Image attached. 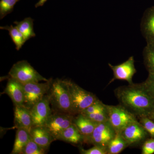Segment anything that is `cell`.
<instances>
[{
	"instance_id": "29",
	"label": "cell",
	"mask_w": 154,
	"mask_h": 154,
	"mask_svg": "<svg viewBox=\"0 0 154 154\" xmlns=\"http://www.w3.org/2000/svg\"><path fill=\"white\" fill-rule=\"evenodd\" d=\"M142 154L154 153V138H152L146 140L142 147Z\"/></svg>"
},
{
	"instance_id": "11",
	"label": "cell",
	"mask_w": 154,
	"mask_h": 154,
	"mask_svg": "<svg viewBox=\"0 0 154 154\" xmlns=\"http://www.w3.org/2000/svg\"><path fill=\"white\" fill-rule=\"evenodd\" d=\"M120 133L129 146L140 143L149 134L138 121L129 124Z\"/></svg>"
},
{
	"instance_id": "18",
	"label": "cell",
	"mask_w": 154,
	"mask_h": 154,
	"mask_svg": "<svg viewBox=\"0 0 154 154\" xmlns=\"http://www.w3.org/2000/svg\"><path fill=\"white\" fill-rule=\"evenodd\" d=\"M57 140L63 141L73 144L85 142V137L73 123L61 134Z\"/></svg>"
},
{
	"instance_id": "7",
	"label": "cell",
	"mask_w": 154,
	"mask_h": 154,
	"mask_svg": "<svg viewBox=\"0 0 154 154\" xmlns=\"http://www.w3.org/2000/svg\"><path fill=\"white\" fill-rule=\"evenodd\" d=\"M50 84V79L43 83L31 82L22 84L25 95L24 106L29 109H31L47 94Z\"/></svg>"
},
{
	"instance_id": "24",
	"label": "cell",
	"mask_w": 154,
	"mask_h": 154,
	"mask_svg": "<svg viewBox=\"0 0 154 154\" xmlns=\"http://www.w3.org/2000/svg\"><path fill=\"white\" fill-rule=\"evenodd\" d=\"M47 150L31 140L27 144L23 151V154H44Z\"/></svg>"
},
{
	"instance_id": "27",
	"label": "cell",
	"mask_w": 154,
	"mask_h": 154,
	"mask_svg": "<svg viewBox=\"0 0 154 154\" xmlns=\"http://www.w3.org/2000/svg\"><path fill=\"white\" fill-rule=\"evenodd\" d=\"M105 108H106L105 105L103 104L102 101L98 99L97 101L90 105L89 107L81 113L83 114H89V113H96V112L105 110Z\"/></svg>"
},
{
	"instance_id": "4",
	"label": "cell",
	"mask_w": 154,
	"mask_h": 154,
	"mask_svg": "<svg viewBox=\"0 0 154 154\" xmlns=\"http://www.w3.org/2000/svg\"><path fill=\"white\" fill-rule=\"evenodd\" d=\"M9 75L22 84L49 81L42 76L25 60L19 61L14 64L9 72Z\"/></svg>"
},
{
	"instance_id": "5",
	"label": "cell",
	"mask_w": 154,
	"mask_h": 154,
	"mask_svg": "<svg viewBox=\"0 0 154 154\" xmlns=\"http://www.w3.org/2000/svg\"><path fill=\"white\" fill-rule=\"evenodd\" d=\"M105 106L108 120L116 133H120L129 124L137 121L135 116L120 105Z\"/></svg>"
},
{
	"instance_id": "12",
	"label": "cell",
	"mask_w": 154,
	"mask_h": 154,
	"mask_svg": "<svg viewBox=\"0 0 154 154\" xmlns=\"http://www.w3.org/2000/svg\"><path fill=\"white\" fill-rule=\"evenodd\" d=\"M4 93L11 98L14 105H24L25 95L23 85L17 80L11 77L9 79Z\"/></svg>"
},
{
	"instance_id": "10",
	"label": "cell",
	"mask_w": 154,
	"mask_h": 154,
	"mask_svg": "<svg viewBox=\"0 0 154 154\" xmlns=\"http://www.w3.org/2000/svg\"><path fill=\"white\" fill-rule=\"evenodd\" d=\"M108 65L113 72V79L109 84L116 80L126 81L129 85L133 84V77L136 73L133 56L130 57L126 61L120 64L113 66L110 63Z\"/></svg>"
},
{
	"instance_id": "13",
	"label": "cell",
	"mask_w": 154,
	"mask_h": 154,
	"mask_svg": "<svg viewBox=\"0 0 154 154\" xmlns=\"http://www.w3.org/2000/svg\"><path fill=\"white\" fill-rule=\"evenodd\" d=\"M140 30L146 43L154 42V6L148 9L144 13Z\"/></svg>"
},
{
	"instance_id": "33",
	"label": "cell",
	"mask_w": 154,
	"mask_h": 154,
	"mask_svg": "<svg viewBox=\"0 0 154 154\" xmlns=\"http://www.w3.org/2000/svg\"><path fill=\"white\" fill-rule=\"evenodd\" d=\"M19 1H20V0H19Z\"/></svg>"
},
{
	"instance_id": "20",
	"label": "cell",
	"mask_w": 154,
	"mask_h": 154,
	"mask_svg": "<svg viewBox=\"0 0 154 154\" xmlns=\"http://www.w3.org/2000/svg\"><path fill=\"white\" fill-rule=\"evenodd\" d=\"M14 24L22 33L26 41L36 36L33 30V19L30 17L25 18L20 22L16 21L14 22Z\"/></svg>"
},
{
	"instance_id": "15",
	"label": "cell",
	"mask_w": 154,
	"mask_h": 154,
	"mask_svg": "<svg viewBox=\"0 0 154 154\" xmlns=\"http://www.w3.org/2000/svg\"><path fill=\"white\" fill-rule=\"evenodd\" d=\"M30 132L33 140L47 150L51 143L55 140L49 131L44 126L33 127Z\"/></svg>"
},
{
	"instance_id": "30",
	"label": "cell",
	"mask_w": 154,
	"mask_h": 154,
	"mask_svg": "<svg viewBox=\"0 0 154 154\" xmlns=\"http://www.w3.org/2000/svg\"><path fill=\"white\" fill-rule=\"evenodd\" d=\"M143 84L150 94L154 97V73H149L148 77Z\"/></svg>"
},
{
	"instance_id": "9",
	"label": "cell",
	"mask_w": 154,
	"mask_h": 154,
	"mask_svg": "<svg viewBox=\"0 0 154 154\" xmlns=\"http://www.w3.org/2000/svg\"><path fill=\"white\" fill-rule=\"evenodd\" d=\"M50 103L47 94L30 109L32 120V127L44 126L52 114Z\"/></svg>"
},
{
	"instance_id": "19",
	"label": "cell",
	"mask_w": 154,
	"mask_h": 154,
	"mask_svg": "<svg viewBox=\"0 0 154 154\" xmlns=\"http://www.w3.org/2000/svg\"><path fill=\"white\" fill-rule=\"evenodd\" d=\"M128 146V143L120 133H116L115 137L110 141L106 147L107 154L120 153Z\"/></svg>"
},
{
	"instance_id": "23",
	"label": "cell",
	"mask_w": 154,
	"mask_h": 154,
	"mask_svg": "<svg viewBox=\"0 0 154 154\" xmlns=\"http://www.w3.org/2000/svg\"><path fill=\"white\" fill-rule=\"evenodd\" d=\"M19 0H1L0 19H3L7 15L12 13L14 6Z\"/></svg>"
},
{
	"instance_id": "26",
	"label": "cell",
	"mask_w": 154,
	"mask_h": 154,
	"mask_svg": "<svg viewBox=\"0 0 154 154\" xmlns=\"http://www.w3.org/2000/svg\"><path fill=\"white\" fill-rule=\"evenodd\" d=\"M140 123L152 138H154V121L147 116L140 117Z\"/></svg>"
},
{
	"instance_id": "21",
	"label": "cell",
	"mask_w": 154,
	"mask_h": 154,
	"mask_svg": "<svg viewBox=\"0 0 154 154\" xmlns=\"http://www.w3.org/2000/svg\"><path fill=\"white\" fill-rule=\"evenodd\" d=\"M0 29L8 30L12 40L16 45L17 50L21 49L26 41L24 36L16 26H1Z\"/></svg>"
},
{
	"instance_id": "8",
	"label": "cell",
	"mask_w": 154,
	"mask_h": 154,
	"mask_svg": "<svg viewBox=\"0 0 154 154\" xmlns=\"http://www.w3.org/2000/svg\"><path fill=\"white\" fill-rule=\"evenodd\" d=\"M115 130L109 120L98 123L89 139L90 143L106 148L110 141L116 134Z\"/></svg>"
},
{
	"instance_id": "1",
	"label": "cell",
	"mask_w": 154,
	"mask_h": 154,
	"mask_svg": "<svg viewBox=\"0 0 154 154\" xmlns=\"http://www.w3.org/2000/svg\"><path fill=\"white\" fill-rule=\"evenodd\" d=\"M114 92L120 105L136 117H148L153 109L154 97L143 83L119 87Z\"/></svg>"
},
{
	"instance_id": "22",
	"label": "cell",
	"mask_w": 154,
	"mask_h": 154,
	"mask_svg": "<svg viewBox=\"0 0 154 154\" xmlns=\"http://www.w3.org/2000/svg\"><path fill=\"white\" fill-rule=\"evenodd\" d=\"M143 54L144 63L149 73H154V42L147 43Z\"/></svg>"
},
{
	"instance_id": "25",
	"label": "cell",
	"mask_w": 154,
	"mask_h": 154,
	"mask_svg": "<svg viewBox=\"0 0 154 154\" xmlns=\"http://www.w3.org/2000/svg\"><path fill=\"white\" fill-rule=\"evenodd\" d=\"M84 114L91 119L92 121L96 122L97 124L102 123V122L108 120V116L106 107L105 110L99 111V112L89 113V114Z\"/></svg>"
},
{
	"instance_id": "6",
	"label": "cell",
	"mask_w": 154,
	"mask_h": 154,
	"mask_svg": "<svg viewBox=\"0 0 154 154\" xmlns=\"http://www.w3.org/2000/svg\"><path fill=\"white\" fill-rule=\"evenodd\" d=\"M74 116L55 111L52 113L44 126L49 131L55 140H57L61 134L72 124Z\"/></svg>"
},
{
	"instance_id": "3",
	"label": "cell",
	"mask_w": 154,
	"mask_h": 154,
	"mask_svg": "<svg viewBox=\"0 0 154 154\" xmlns=\"http://www.w3.org/2000/svg\"><path fill=\"white\" fill-rule=\"evenodd\" d=\"M75 115L82 113L98 100L95 94L84 90L70 80L66 79Z\"/></svg>"
},
{
	"instance_id": "31",
	"label": "cell",
	"mask_w": 154,
	"mask_h": 154,
	"mask_svg": "<svg viewBox=\"0 0 154 154\" xmlns=\"http://www.w3.org/2000/svg\"><path fill=\"white\" fill-rule=\"evenodd\" d=\"M47 0H39V1L35 5V8L42 7L44 5L45 3L47 2Z\"/></svg>"
},
{
	"instance_id": "14",
	"label": "cell",
	"mask_w": 154,
	"mask_h": 154,
	"mask_svg": "<svg viewBox=\"0 0 154 154\" xmlns=\"http://www.w3.org/2000/svg\"><path fill=\"white\" fill-rule=\"evenodd\" d=\"M14 124L15 127L25 128L30 131L32 120L30 109L24 105H14Z\"/></svg>"
},
{
	"instance_id": "32",
	"label": "cell",
	"mask_w": 154,
	"mask_h": 154,
	"mask_svg": "<svg viewBox=\"0 0 154 154\" xmlns=\"http://www.w3.org/2000/svg\"><path fill=\"white\" fill-rule=\"evenodd\" d=\"M148 117L154 121V107L152 110V111L151 113H150V114H149V115Z\"/></svg>"
},
{
	"instance_id": "16",
	"label": "cell",
	"mask_w": 154,
	"mask_h": 154,
	"mask_svg": "<svg viewBox=\"0 0 154 154\" xmlns=\"http://www.w3.org/2000/svg\"><path fill=\"white\" fill-rule=\"evenodd\" d=\"M77 115L74 117L73 123L85 137V142H88L97 123L92 121L83 113H79Z\"/></svg>"
},
{
	"instance_id": "28",
	"label": "cell",
	"mask_w": 154,
	"mask_h": 154,
	"mask_svg": "<svg viewBox=\"0 0 154 154\" xmlns=\"http://www.w3.org/2000/svg\"><path fill=\"white\" fill-rule=\"evenodd\" d=\"M79 150L80 153L82 154H107L106 148L99 146L94 145L88 149L80 147Z\"/></svg>"
},
{
	"instance_id": "17",
	"label": "cell",
	"mask_w": 154,
	"mask_h": 154,
	"mask_svg": "<svg viewBox=\"0 0 154 154\" xmlns=\"http://www.w3.org/2000/svg\"><path fill=\"white\" fill-rule=\"evenodd\" d=\"M30 131L25 128H17L16 137L11 154H23L27 144L32 140Z\"/></svg>"
},
{
	"instance_id": "2",
	"label": "cell",
	"mask_w": 154,
	"mask_h": 154,
	"mask_svg": "<svg viewBox=\"0 0 154 154\" xmlns=\"http://www.w3.org/2000/svg\"><path fill=\"white\" fill-rule=\"evenodd\" d=\"M47 95L56 111L75 115L66 79H50Z\"/></svg>"
}]
</instances>
